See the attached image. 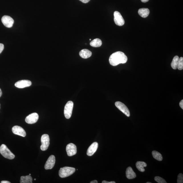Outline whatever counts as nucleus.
Returning a JSON list of instances; mask_svg holds the SVG:
<instances>
[{"mask_svg": "<svg viewBox=\"0 0 183 183\" xmlns=\"http://www.w3.org/2000/svg\"><path fill=\"white\" fill-rule=\"evenodd\" d=\"M128 60V58L124 53L121 51L114 53L110 56L109 62L111 65L115 66L119 64H125Z\"/></svg>", "mask_w": 183, "mask_h": 183, "instance_id": "nucleus-1", "label": "nucleus"}, {"mask_svg": "<svg viewBox=\"0 0 183 183\" xmlns=\"http://www.w3.org/2000/svg\"><path fill=\"white\" fill-rule=\"evenodd\" d=\"M75 171V168L65 166L60 168L59 171V175L60 177L64 178L73 174Z\"/></svg>", "mask_w": 183, "mask_h": 183, "instance_id": "nucleus-2", "label": "nucleus"}, {"mask_svg": "<svg viewBox=\"0 0 183 183\" xmlns=\"http://www.w3.org/2000/svg\"><path fill=\"white\" fill-rule=\"evenodd\" d=\"M0 153L3 157L7 159H13L15 157V155L4 144L2 145L0 147Z\"/></svg>", "mask_w": 183, "mask_h": 183, "instance_id": "nucleus-3", "label": "nucleus"}, {"mask_svg": "<svg viewBox=\"0 0 183 183\" xmlns=\"http://www.w3.org/2000/svg\"><path fill=\"white\" fill-rule=\"evenodd\" d=\"M74 105L73 102L71 101H68L64 107V113L65 117L67 119L70 118L72 114Z\"/></svg>", "mask_w": 183, "mask_h": 183, "instance_id": "nucleus-4", "label": "nucleus"}, {"mask_svg": "<svg viewBox=\"0 0 183 183\" xmlns=\"http://www.w3.org/2000/svg\"><path fill=\"white\" fill-rule=\"evenodd\" d=\"M42 145L40 146L41 150L45 151L47 149L50 145V138L48 134L43 135L41 137Z\"/></svg>", "mask_w": 183, "mask_h": 183, "instance_id": "nucleus-5", "label": "nucleus"}, {"mask_svg": "<svg viewBox=\"0 0 183 183\" xmlns=\"http://www.w3.org/2000/svg\"><path fill=\"white\" fill-rule=\"evenodd\" d=\"M115 105L127 117H130V111L128 107L124 104L121 102L117 101L115 103Z\"/></svg>", "mask_w": 183, "mask_h": 183, "instance_id": "nucleus-6", "label": "nucleus"}, {"mask_svg": "<svg viewBox=\"0 0 183 183\" xmlns=\"http://www.w3.org/2000/svg\"><path fill=\"white\" fill-rule=\"evenodd\" d=\"M114 21L115 23L118 26H121L125 24V21L119 12L116 11L114 12Z\"/></svg>", "mask_w": 183, "mask_h": 183, "instance_id": "nucleus-7", "label": "nucleus"}, {"mask_svg": "<svg viewBox=\"0 0 183 183\" xmlns=\"http://www.w3.org/2000/svg\"><path fill=\"white\" fill-rule=\"evenodd\" d=\"M1 21L3 25L8 28L12 27L14 23L13 19L9 16L7 15L3 16L2 18Z\"/></svg>", "mask_w": 183, "mask_h": 183, "instance_id": "nucleus-8", "label": "nucleus"}, {"mask_svg": "<svg viewBox=\"0 0 183 183\" xmlns=\"http://www.w3.org/2000/svg\"><path fill=\"white\" fill-rule=\"evenodd\" d=\"M38 118V115L36 113H34L27 116L25 119V121L29 124H33L36 123Z\"/></svg>", "mask_w": 183, "mask_h": 183, "instance_id": "nucleus-9", "label": "nucleus"}, {"mask_svg": "<svg viewBox=\"0 0 183 183\" xmlns=\"http://www.w3.org/2000/svg\"><path fill=\"white\" fill-rule=\"evenodd\" d=\"M66 151L69 156L75 155L77 153V147L76 145L72 143H70L66 147Z\"/></svg>", "mask_w": 183, "mask_h": 183, "instance_id": "nucleus-10", "label": "nucleus"}, {"mask_svg": "<svg viewBox=\"0 0 183 183\" xmlns=\"http://www.w3.org/2000/svg\"><path fill=\"white\" fill-rule=\"evenodd\" d=\"M55 162V156L53 155L50 156L45 165V169L46 170L52 169L54 166Z\"/></svg>", "mask_w": 183, "mask_h": 183, "instance_id": "nucleus-11", "label": "nucleus"}, {"mask_svg": "<svg viewBox=\"0 0 183 183\" xmlns=\"http://www.w3.org/2000/svg\"><path fill=\"white\" fill-rule=\"evenodd\" d=\"M31 85L32 82L30 81L27 80H19L16 82L15 86L16 87L21 89L30 87Z\"/></svg>", "mask_w": 183, "mask_h": 183, "instance_id": "nucleus-12", "label": "nucleus"}, {"mask_svg": "<svg viewBox=\"0 0 183 183\" xmlns=\"http://www.w3.org/2000/svg\"><path fill=\"white\" fill-rule=\"evenodd\" d=\"M12 132L14 134L17 135L25 137L26 135V132L21 127L16 125L13 127L12 128Z\"/></svg>", "mask_w": 183, "mask_h": 183, "instance_id": "nucleus-13", "label": "nucleus"}, {"mask_svg": "<svg viewBox=\"0 0 183 183\" xmlns=\"http://www.w3.org/2000/svg\"><path fill=\"white\" fill-rule=\"evenodd\" d=\"M98 143L97 142L93 143L89 147L87 151V155L89 156H92L97 150L98 147Z\"/></svg>", "mask_w": 183, "mask_h": 183, "instance_id": "nucleus-14", "label": "nucleus"}, {"mask_svg": "<svg viewBox=\"0 0 183 183\" xmlns=\"http://www.w3.org/2000/svg\"><path fill=\"white\" fill-rule=\"evenodd\" d=\"M126 175L127 178L129 179H134L136 177V173H135L132 168L130 166L127 168Z\"/></svg>", "mask_w": 183, "mask_h": 183, "instance_id": "nucleus-15", "label": "nucleus"}, {"mask_svg": "<svg viewBox=\"0 0 183 183\" xmlns=\"http://www.w3.org/2000/svg\"><path fill=\"white\" fill-rule=\"evenodd\" d=\"M79 54L80 56L82 57V58L87 59L91 56V55H92V53L90 50L85 49L82 50L80 52Z\"/></svg>", "mask_w": 183, "mask_h": 183, "instance_id": "nucleus-16", "label": "nucleus"}, {"mask_svg": "<svg viewBox=\"0 0 183 183\" xmlns=\"http://www.w3.org/2000/svg\"><path fill=\"white\" fill-rule=\"evenodd\" d=\"M138 13L143 18H146L150 14V10L148 8H141L138 11Z\"/></svg>", "mask_w": 183, "mask_h": 183, "instance_id": "nucleus-17", "label": "nucleus"}, {"mask_svg": "<svg viewBox=\"0 0 183 183\" xmlns=\"http://www.w3.org/2000/svg\"><path fill=\"white\" fill-rule=\"evenodd\" d=\"M136 166L139 171L144 172L145 171L144 168L147 166V164L146 163L143 161H139L136 162Z\"/></svg>", "mask_w": 183, "mask_h": 183, "instance_id": "nucleus-18", "label": "nucleus"}, {"mask_svg": "<svg viewBox=\"0 0 183 183\" xmlns=\"http://www.w3.org/2000/svg\"><path fill=\"white\" fill-rule=\"evenodd\" d=\"M102 41L100 39L96 38L94 39L90 43V45L94 47H99L101 46Z\"/></svg>", "mask_w": 183, "mask_h": 183, "instance_id": "nucleus-19", "label": "nucleus"}, {"mask_svg": "<svg viewBox=\"0 0 183 183\" xmlns=\"http://www.w3.org/2000/svg\"><path fill=\"white\" fill-rule=\"evenodd\" d=\"M32 178L30 175L22 176L21 177V183H32Z\"/></svg>", "mask_w": 183, "mask_h": 183, "instance_id": "nucleus-20", "label": "nucleus"}, {"mask_svg": "<svg viewBox=\"0 0 183 183\" xmlns=\"http://www.w3.org/2000/svg\"><path fill=\"white\" fill-rule=\"evenodd\" d=\"M179 57L177 56H176L174 57L171 64V66L173 69L176 70L177 68L179 62Z\"/></svg>", "mask_w": 183, "mask_h": 183, "instance_id": "nucleus-21", "label": "nucleus"}, {"mask_svg": "<svg viewBox=\"0 0 183 183\" xmlns=\"http://www.w3.org/2000/svg\"><path fill=\"white\" fill-rule=\"evenodd\" d=\"M152 156L157 160L161 161L162 160L163 158L160 152L156 151H154L152 152Z\"/></svg>", "mask_w": 183, "mask_h": 183, "instance_id": "nucleus-22", "label": "nucleus"}, {"mask_svg": "<svg viewBox=\"0 0 183 183\" xmlns=\"http://www.w3.org/2000/svg\"><path fill=\"white\" fill-rule=\"evenodd\" d=\"M177 68L180 70H182L183 69V58L182 57H180L179 58Z\"/></svg>", "mask_w": 183, "mask_h": 183, "instance_id": "nucleus-23", "label": "nucleus"}, {"mask_svg": "<svg viewBox=\"0 0 183 183\" xmlns=\"http://www.w3.org/2000/svg\"><path fill=\"white\" fill-rule=\"evenodd\" d=\"M154 180L158 183H166L164 179L160 177L156 176L154 178Z\"/></svg>", "mask_w": 183, "mask_h": 183, "instance_id": "nucleus-24", "label": "nucleus"}, {"mask_svg": "<svg viewBox=\"0 0 183 183\" xmlns=\"http://www.w3.org/2000/svg\"><path fill=\"white\" fill-rule=\"evenodd\" d=\"M177 182L178 183H182L183 182V175L182 174H179L178 176Z\"/></svg>", "mask_w": 183, "mask_h": 183, "instance_id": "nucleus-25", "label": "nucleus"}, {"mask_svg": "<svg viewBox=\"0 0 183 183\" xmlns=\"http://www.w3.org/2000/svg\"><path fill=\"white\" fill-rule=\"evenodd\" d=\"M4 45L2 44H0V54L2 52L3 50L4 49Z\"/></svg>", "mask_w": 183, "mask_h": 183, "instance_id": "nucleus-26", "label": "nucleus"}, {"mask_svg": "<svg viewBox=\"0 0 183 183\" xmlns=\"http://www.w3.org/2000/svg\"><path fill=\"white\" fill-rule=\"evenodd\" d=\"M179 105H180L181 108L182 109H183V100H181L179 103Z\"/></svg>", "mask_w": 183, "mask_h": 183, "instance_id": "nucleus-27", "label": "nucleus"}, {"mask_svg": "<svg viewBox=\"0 0 183 183\" xmlns=\"http://www.w3.org/2000/svg\"><path fill=\"white\" fill-rule=\"evenodd\" d=\"M80 1H82V2L84 3H88L90 0H80Z\"/></svg>", "mask_w": 183, "mask_h": 183, "instance_id": "nucleus-28", "label": "nucleus"}, {"mask_svg": "<svg viewBox=\"0 0 183 183\" xmlns=\"http://www.w3.org/2000/svg\"><path fill=\"white\" fill-rule=\"evenodd\" d=\"M102 183H115L116 182H107L106 181H103V182H102Z\"/></svg>", "mask_w": 183, "mask_h": 183, "instance_id": "nucleus-29", "label": "nucleus"}, {"mask_svg": "<svg viewBox=\"0 0 183 183\" xmlns=\"http://www.w3.org/2000/svg\"><path fill=\"white\" fill-rule=\"evenodd\" d=\"M1 183H10L11 182L9 181H2L1 182Z\"/></svg>", "mask_w": 183, "mask_h": 183, "instance_id": "nucleus-30", "label": "nucleus"}, {"mask_svg": "<svg viewBox=\"0 0 183 183\" xmlns=\"http://www.w3.org/2000/svg\"><path fill=\"white\" fill-rule=\"evenodd\" d=\"M141 1L142 2L146 3L147 2H148L149 1V0H141Z\"/></svg>", "mask_w": 183, "mask_h": 183, "instance_id": "nucleus-31", "label": "nucleus"}, {"mask_svg": "<svg viewBox=\"0 0 183 183\" xmlns=\"http://www.w3.org/2000/svg\"><path fill=\"white\" fill-rule=\"evenodd\" d=\"M98 183L97 181L96 180H94L91 181V182H90V183Z\"/></svg>", "mask_w": 183, "mask_h": 183, "instance_id": "nucleus-32", "label": "nucleus"}, {"mask_svg": "<svg viewBox=\"0 0 183 183\" xmlns=\"http://www.w3.org/2000/svg\"><path fill=\"white\" fill-rule=\"evenodd\" d=\"M2 95V92L1 89H0V97H1Z\"/></svg>", "mask_w": 183, "mask_h": 183, "instance_id": "nucleus-33", "label": "nucleus"}, {"mask_svg": "<svg viewBox=\"0 0 183 183\" xmlns=\"http://www.w3.org/2000/svg\"><path fill=\"white\" fill-rule=\"evenodd\" d=\"M147 183H151V182H147Z\"/></svg>", "mask_w": 183, "mask_h": 183, "instance_id": "nucleus-34", "label": "nucleus"}, {"mask_svg": "<svg viewBox=\"0 0 183 183\" xmlns=\"http://www.w3.org/2000/svg\"><path fill=\"white\" fill-rule=\"evenodd\" d=\"M0 109H1V104H0Z\"/></svg>", "mask_w": 183, "mask_h": 183, "instance_id": "nucleus-35", "label": "nucleus"}, {"mask_svg": "<svg viewBox=\"0 0 183 183\" xmlns=\"http://www.w3.org/2000/svg\"><path fill=\"white\" fill-rule=\"evenodd\" d=\"M91 40V39H90V40Z\"/></svg>", "mask_w": 183, "mask_h": 183, "instance_id": "nucleus-36", "label": "nucleus"}, {"mask_svg": "<svg viewBox=\"0 0 183 183\" xmlns=\"http://www.w3.org/2000/svg\"><path fill=\"white\" fill-rule=\"evenodd\" d=\"M36 180V179H35L34 180Z\"/></svg>", "mask_w": 183, "mask_h": 183, "instance_id": "nucleus-37", "label": "nucleus"}, {"mask_svg": "<svg viewBox=\"0 0 183 183\" xmlns=\"http://www.w3.org/2000/svg\"><path fill=\"white\" fill-rule=\"evenodd\" d=\"M29 175H31V174H29Z\"/></svg>", "mask_w": 183, "mask_h": 183, "instance_id": "nucleus-38", "label": "nucleus"}]
</instances>
